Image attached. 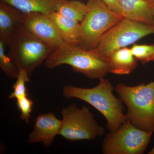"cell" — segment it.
<instances>
[{"mask_svg": "<svg viewBox=\"0 0 154 154\" xmlns=\"http://www.w3.org/2000/svg\"><path fill=\"white\" fill-rule=\"evenodd\" d=\"M113 86L108 80L102 78L96 87L85 88L66 85L62 94L66 99L76 98L90 104L97 109L107 120L110 131H115L127 120L121 99L116 98Z\"/></svg>", "mask_w": 154, "mask_h": 154, "instance_id": "1", "label": "cell"}, {"mask_svg": "<svg viewBox=\"0 0 154 154\" xmlns=\"http://www.w3.org/2000/svg\"><path fill=\"white\" fill-rule=\"evenodd\" d=\"M68 65L73 70L91 79L105 78L109 73L107 60L93 50L83 48L78 45H64L56 48L45 61L47 69Z\"/></svg>", "mask_w": 154, "mask_h": 154, "instance_id": "2", "label": "cell"}, {"mask_svg": "<svg viewBox=\"0 0 154 154\" xmlns=\"http://www.w3.org/2000/svg\"><path fill=\"white\" fill-rule=\"evenodd\" d=\"M127 108V120L139 129L154 132V80L129 86L119 83L114 88Z\"/></svg>", "mask_w": 154, "mask_h": 154, "instance_id": "3", "label": "cell"}, {"mask_svg": "<svg viewBox=\"0 0 154 154\" xmlns=\"http://www.w3.org/2000/svg\"><path fill=\"white\" fill-rule=\"evenodd\" d=\"M10 57L18 71L23 70L30 77L56 48L22 28L7 44Z\"/></svg>", "mask_w": 154, "mask_h": 154, "instance_id": "4", "label": "cell"}, {"mask_svg": "<svg viewBox=\"0 0 154 154\" xmlns=\"http://www.w3.org/2000/svg\"><path fill=\"white\" fill-rule=\"evenodd\" d=\"M88 11L80 23L78 45L94 49L103 34L124 18L109 8L102 0H88Z\"/></svg>", "mask_w": 154, "mask_h": 154, "instance_id": "5", "label": "cell"}, {"mask_svg": "<svg viewBox=\"0 0 154 154\" xmlns=\"http://www.w3.org/2000/svg\"><path fill=\"white\" fill-rule=\"evenodd\" d=\"M61 114L62 119L59 135L67 140H94L105 134V128L86 106L80 108L76 104H71L63 108Z\"/></svg>", "mask_w": 154, "mask_h": 154, "instance_id": "6", "label": "cell"}, {"mask_svg": "<svg viewBox=\"0 0 154 154\" xmlns=\"http://www.w3.org/2000/svg\"><path fill=\"white\" fill-rule=\"evenodd\" d=\"M152 34H154V25L123 18L103 34L93 50L106 60L109 55L115 51L126 47Z\"/></svg>", "mask_w": 154, "mask_h": 154, "instance_id": "7", "label": "cell"}, {"mask_svg": "<svg viewBox=\"0 0 154 154\" xmlns=\"http://www.w3.org/2000/svg\"><path fill=\"white\" fill-rule=\"evenodd\" d=\"M152 133L139 129L127 120L115 131H110L102 144L104 154H142L147 148Z\"/></svg>", "mask_w": 154, "mask_h": 154, "instance_id": "8", "label": "cell"}, {"mask_svg": "<svg viewBox=\"0 0 154 154\" xmlns=\"http://www.w3.org/2000/svg\"><path fill=\"white\" fill-rule=\"evenodd\" d=\"M22 25L28 32L55 48L67 44L47 14L24 13Z\"/></svg>", "mask_w": 154, "mask_h": 154, "instance_id": "9", "label": "cell"}, {"mask_svg": "<svg viewBox=\"0 0 154 154\" xmlns=\"http://www.w3.org/2000/svg\"><path fill=\"white\" fill-rule=\"evenodd\" d=\"M62 121L52 112L38 115L33 130L28 136L29 143H41L46 148L51 146L55 137L59 134Z\"/></svg>", "mask_w": 154, "mask_h": 154, "instance_id": "10", "label": "cell"}, {"mask_svg": "<svg viewBox=\"0 0 154 154\" xmlns=\"http://www.w3.org/2000/svg\"><path fill=\"white\" fill-rule=\"evenodd\" d=\"M23 14L18 9L2 2L0 3V40L6 45L23 28Z\"/></svg>", "mask_w": 154, "mask_h": 154, "instance_id": "11", "label": "cell"}, {"mask_svg": "<svg viewBox=\"0 0 154 154\" xmlns=\"http://www.w3.org/2000/svg\"><path fill=\"white\" fill-rule=\"evenodd\" d=\"M124 18L134 22L154 25L152 4L148 0H119Z\"/></svg>", "mask_w": 154, "mask_h": 154, "instance_id": "12", "label": "cell"}, {"mask_svg": "<svg viewBox=\"0 0 154 154\" xmlns=\"http://www.w3.org/2000/svg\"><path fill=\"white\" fill-rule=\"evenodd\" d=\"M109 73L125 75L131 73L136 68L137 60L127 47L115 51L106 59Z\"/></svg>", "mask_w": 154, "mask_h": 154, "instance_id": "13", "label": "cell"}, {"mask_svg": "<svg viewBox=\"0 0 154 154\" xmlns=\"http://www.w3.org/2000/svg\"><path fill=\"white\" fill-rule=\"evenodd\" d=\"M66 43L78 45L80 22L64 17L57 11L47 14Z\"/></svg>", "mask_w": 154, "mask_h": 154, "instance_id": "14", "label": "cell"}, {"mask_svg": "<svg viewBox=\"0 0 154 154\" xmlns=\"http://www.w3.org/2000/svg\"><path fill=\"white\" fill-rule=\"evenodd\" d=\"M66 0H1L24 14L41 13L48 14L56 11L57 6Z\"/></svg>", "mask_w": 154, "mask_h": 154, "instance_id": "15", "label": "cell"}, {"mask_svg": "<svg viewBox=\"0 0 154 154\" xmlns=\"http://www.w3.org/2000/svg\"><path fill=\"white\" fill-rule=\"evenodd\" d=\"M88 11L87 4L78 1L66 0L57 8V12L67 18L81 22Z\"/></svg>", "mask_w": 154, "mask_h": 154, "instance_id": "16", "label": "cell"}, {"mask_svg": "<svg viewBox=\"0 0 154 154\" xmlns=\"http://www.w3.org/2000/svg\"><path fill=\"white\" fill-rule=\"evenodd\" d=\"M6 45L4 42L0 40V67L9 78L17 79L19 71L11 57L6 54Z\"/></svg>", "mask_w": 154, "mask_h": 154, "instance_id": "17", "label": "cell"}, {"mask_svg": "<svg viewBox=\"0 0 154 154\" xmlns=\"http://www.w3.org/2000/svg\"><path fill=\"white\" fill-rule=\"evenodd\" d=\"M131 49L134 56L142 64L154 61V44H134Z\"/></svg>", "mask_w": 154, "mask_h": 154, "instance_id": "18", "label": "cell"}, {"mask_svg": "<svg viewBox=\"0 0 154 154\" xmlns=\"http://www.w3.org/2000/svg\"><path fill=\"white\" fill-rule=\"evenodd\" d=\"M30 76L27 72L23 70H19L17 81L13 85L14 91L9 95V99H16L28 96L26 84L30 82Z\"/></svg>", "mask_w": 154, "mask_h": 154, "instance_id": "19", "label": "cell"}, {"mask_svg": "<svg viewBox=\"0 0 154 154\" xmlns=\"http://www.w3.org/2000/svg\"><path fill=\"white\" fill-rule=\"evenodd\" d=\"M16 100L17 107L21 112L20 117L22 120L28 124L33 108V101L28 98V96L20 97Z\"/></svg>", "mask_w": 154, "mask_h": 154, "instance_id": "20", "label": "cell"}, {"mask_svg": "<svg viewBox=\"0 0 154 154\" xmlns=\"http://www.w3.org/2000/svg\"><path fill=\"white\" fill-rule=\"evenodd\" d=\"M112 11L121 14V8L119 0H102Z\"/></svg>", "mask_w": 154, "mask_h": 154, "instance_id": "21", "label": "cell"}, {"mask_svg": "<svg viewBox=\"0 0 154 154\" xmlns=\"http://www.w3.org/2000/svg\"><path fill=\"white\" fill-rule=\"evenodd\" d=\"M147 154H154V146H153V147L152 148V149Z\"/></svg>", "mask_w": 154, "mask_h": 154, "instance_id": "22", "label": "cell"}, {"mask_svg": "<svg viewBox=\"0 0 154 154\" xmlns=\"http://www.w3.org/2000/svg\"><path fill=\"white\" fill-rule=\"evenodd\" d=\"M152 13L154 18V5H152Z\"/></svg>", "mask_w": 154, "mask_h": 154, "instance_id": "23", "label": "cell"}, {"mask_svg": "<svg viewBox=\"0 0 154 154\" xmlns=\"http://www.w3.org/2000/svg\"><path fill=\"white\" fill-rule=\"evenodd\" d=\"M149 2H150L153 5H154V0H148Z\"/></svg>", "mask_w": 154, "mask_h": 154, "instance_id": "24", "label": "cell"}]
</instances>
